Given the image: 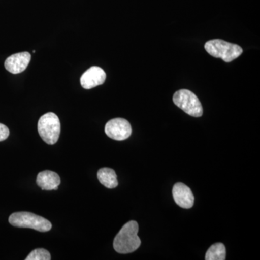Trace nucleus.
Listing matches in <instances>:
<instances>
[{
  "label": "nucleus",
  "instance_id": "obj_1",
  "mask_svg": "<svg viewBox=\"0 0 260 260\" xmlns=\"http://www.w3.org/2000/svg\"><path fill=\"white\" fill-rule=\"evenodd\" d=\"M138 224L134 220L128 222L121 228L114 241V248L120 254H129L136 251L141 244L138 236Z\"/></svg>",
  "mask_w": 260,
  "mask_h": 260
},
{
  "label": "nucleus",
  "instance_id": "obj_2",
  "mask_svg": "<svg viewBox=\"0 0 260 260\" xmlns=\"http://www.w3.org/2000/svg\"><path fill=\"white\" fill-rule=\"evenodd\" d=\"M205 50L215 58H220L225 62H231L242 54V48L237 44L226 42L220 39L208 41L205 45Z\"/></svg>",
  "mask_w": 260,
  "mask_h": 260
},
{
  "label": "nucleus",
  "instance_id": "obj_3",
  "mask_svg": "<svg viewBox=\"0 0 260 260\" xmlns=\"http://www.w3.org/2000/svg\"><path fill=\"white\" fill-rule=\"evenodd\" d=\"M9 223L15 227L28 228L40 232H49L52 227L47 219L28 212L12 214L9 218Z\"/></svg>",
  "mask_w": 260,
  "mask_h": 260
},
{
  "label": "nucleus",
  "instance_id": "obj_4",
  "mask_svg": "<svg viewBox=\"0 0 260 260\" xmlns=\"http://www.w3.org/2000/svg\"><path fill=\"white\" fill-rule=\"evenodd\" d=\"M38 131L46 143L49 145L55 144L59 140L61 132L59 117L52 112L44 114L38 122Z\"/></svg>",
  "mask_w": 260,
  "mask_h": 260
},
{
  "label": "nucleus",
  "instance_id": "obj_5",
  "mask_svg": "<svg viewBox=\"0 0 260 260\" xmlns=\"http://www.w3.org/2000/svg\"><path fill=\"white\" fill-rule=\"evenodd\" d=\"M173 102L177 107L194 117H200L203 109L199 99L194 93L186 89L178 90L173 96Z\"/></svg>",
  "mask_w": 260,
  "mask_h": 260
},
{
  "label": "nucleus",
  "instance_id": "obj_6",
  "mask_svg": "<svg viewBox=\"0 0 260 260\" xmlns=\"http://www.w3.org/2000/svg\"><path fill=\"white\" fill-rule=\"evenodd\" d=\"M105 133L112 139L121 141L129 138L132 127L126 119L116 118L108 121L105 126Z\"/></svg>",
  "mask_w": 260,
  "mask_h": 260
},
{
  "label": "nucleus",
  "instance_id": "obj_7",
  "mask_svg": "<svg viewBox=\"0 0 260 260\" xmlns=\"http://www.w3.org/2000/svg\"><path fill=\"white\" fill-rule=\"evenodd\" d=\"M107 75L102 68L93 66L85 72L80 78V84L84 89H91L102 85L105 82Z\"/></svg>",
  "mask_w": 260,
  "mask_h": 260
},
{
  "label": "nucleus",
  "instance_id": "obj_8",
  "mask_svg": "<svg viewBox=\"0 0 260 260\" xmlns=\"http://www.w3.org/2000/svg\"><path fill=\"white\" fill-rule=\"evenodd\" d=\"M173 198L181 208L189 209L194 203V197L190 188L183 183H177L173 187Z\"/></svg>",
  "mask_w": 260,
  "mask_h": 260
},
{
  "label": "nucleus",
  "instance_id": "obj_9",
  "mask_svg": "<svg viewBox=\"0 0 260 260\" xmlns=\"http://www.w3.org/2000/svg\"><path fill=\"white\" fill-rule=\"evenodd\" d=\"M30 59L31 55L26 51L13 54L5 60V69L13 74L23 73L28 66Z\"/></svg>",
  "mask_w": 260,
  "mask_h": 260
},
{
  "label": "nucleus",
  "instance_id": "obj_10",
  "mask_svg": "<svg viewBox=\"0 0 260 260\" xmlns=\"http://www.w3.org/2000/svg\"><path fill=\"white\" fill-rule=\"evenodd\" d=\"M37 183L43 190H56L60 184L61 179L56 172L47 170L39 173Z\"/></svg>",
  "mask_w": 260,
  "mask_h": 260
},
{
  "label": "nucleus",
  "instance_id": "obj_11",
  "mask_svg": "<svg viewBox=\"0 0 260 260\" xmlns=\"http://www.w3.org/2000/svg\"><path fill=\"white\" fill-rule=\"evenodd\" d=\"M97 176L101 184L109 189H114L118 186L116 172L112 169L102 168L99 169Z\"/></svg>",
  "mask_w": 260,
  "mask_h": 260
},
{
  "label": "nucleus",
  "instance_id": "obj_12",
  "mask_svg": "<svg viewBox=\"0 0 260 260\" xmlns=\"http://www.w3.org/2000/svg\"><path fill=\"white\" fill-rule=\"evenodd\" d=\"M225 247L222 243H216L213 244L209 248L206 254H205V259L206 260H225Z\"/></svg>",
  "mask_w": 260,
  "mask_h": 260
},
{
  "label": "nucleus",
  "instance_id": "obj_13",
  "mask_svg": "<svg viewBox=\"0 0 260 260\" xmlns=\"http://www.w3.org/2000/svg\"><path fill=\"white\" fill-rule=\"evenodd\" d=\"M51 254L49 251L44 249H37L32 251L25 260H50Z\"/></svg>",
  "mask_w": 260,
  "mask_h": 260
},
{
  "label": "nucleus",
  "instance_id": "obj_14",
  "mask_svg": "<svg viewBox=\"0 0 260 260\" xmlns=\"http://www.w3.org/2000/svg\"><path fill=\"white\" fill-rule=\"evenodd\" d=\"M10 135L9 129L8 126L3 124H0V142L4 141L8 138Z\"/></svg>",
  "mask_w": 260,
  "mask_h": 260
}]
</instances>
